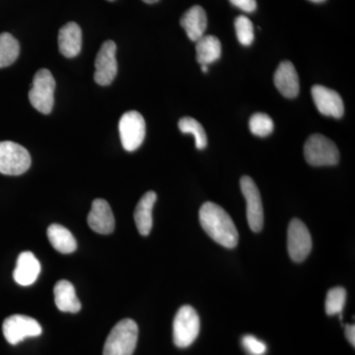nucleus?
Segmentation results:
<instances>
[{
	"label": "nucleus",
	"mask_w": 355,
	"mask_h": 355,
	"mask_svg": "<svg viewBox=\"0 0 355 355\" xmlns=\"http://www.w3.org/2000/svg\"><path fill=\"white\" fill-rule=\"evenodd\" d=\"M310 1L315 2V3H320V2H323L324 0H310Z\"/></svg>",
	"instance_id": "32"
},
{
	"label": "nucleus",
	"mask_w": 355,
	"mask_h": 355,
	"mask_svg": "<svg viewBox=\"0 0 355 355\" xmlns=\"http://www.w3.org/2000/svg\"><path fill=\"white\" fill-rule=\"evenodd\" d=\"M116 46L113 41L102 44L95 60V83L101 86L110 85L118 73L116 62Z\"/></svg>",
	"instance_id": "11"
},
{
	"label": "nucleus",
	"mask_w": 355,
	"mask_h": 355,
	"mask_svg": "<svg viewBox=\"0 0 355 355\" xmlns=\"http://www.w3.org/2000/svg\"><path fill=\"white\" fill-rule=\"evenodd\" d=\"M197 60L200 65H209L219 60L221 44L214 36H203L197 41Z\"/></svg>",
	"instance_id": "21"
},
{
	"label": "nucleus",
	"mask_w": 355,
	"mask_h": 355,
	"mask_svg": "<svg viewBox=\"0 0 355 355\" xmlns=\"http://www.w3.org/2000/svg\"><path fill=\"white\" fill-rule=\"evenodd\" d=\"M55 305L62 312L77 313L81 309V303L77 297L76 288L71 282L60 280L53 289Z\"/></svg>",
	"instance_id": "19"
},
{
	"label": "nucleus",
	"mask_w": 355,
	"mask_h": 355,
	"mask_svg": "<svg viewBox=\"0 0 355 355\" xmlns=\"http://www.w3.org/2000/svg\"><path fill=\"white\" fill-rule=\"evenodd\" d=\"M242 345L250 355H263L266 352L265 343L257 338L256 336L247 335L243 336Z\"/></svg>",
	"instance_id": "27"
},
{
	"label": "nucleus",
	"mask_w": 355,
	"mask_h": 355,
	"mask_svg": "<svg viewBox=\"0 0 355 355\" xmlns=\"http://www.w3.org/2000/svg\"><path fill=\"white\" fill-rule=\"evenodd\" d=\"M345 336L352 347L355 345V327L354 324H347L345 326Z\"/></svg>",
	"instance_id": "29"
},
{
	"label": "nucleus",
	"mask_w": 355,
	"mask_h": 355,
	"mask_svg": "<svg viewBox=\"0 0 355 355\" xmlns=\"http://www.w3.org/2000/svg\"><path fill=\"white\" fill-rule=\"evenodd\" d=\"M31 166L27 149L13 141H0V173L8 176L24 174Z\"/></svg>",
	"instance_id": "6"
},
{
	"label": "nucleus",
	"mask_w": 355,
	"mask_h": 355,
	"mask_svg": "<svg viewBox=\"0 0 355 355\" xmlns=\"http://www.w3.org/2000/svg\"><path fill=\"white\" fill-rule=\"evenodd\" d=\"M287 249L292 261L301 263L312 250V237L307 226L300 219H292L287 231Z\"/></svg>",
	"instance_id": "9"
},
{
	"label": "nucleus",
	"mask_w": 355,
	"mask_h": 355,
	"mask_svg": "<svg viewBox=\"0 0 355 355\" xmlns=\"http://www.w3.org/2000/svg\"><path fill=\"white\" fill-rule=\"evenodd\" d=\"M311 93L320 113L336 119L342 118L345 113V105L338 92L323 85H314L311 89Z\"/></svg>",
	"instance_id": "12"
},
{
	"label": "nucleus",
	"mask_w": 355,
	"mask_h": 355,
	"mask_svg": "<svg viewBox=\"0 0 355 355\" xmlns=\"http://www.w3.org/2000/svg\"><path fill=\"white\" fill-rule=\"evenodd\" d=\"M249 127L254 135L265 137L273 132L275 125L270 116L263 113H257L250 119Z\"/></svg>",
	"instance_id": "25"
},
{
	"label": "nucleus",
	"mask_w": 355,
	"mask_h": 355,
	"mask_svg": "<svg viewBox=\"0 0 355 355\" xmlns=\"http://www.w3.org/2000/svg\"><path fill=\"white\" fill-rule=\"evenodd\" d=\"M144 2H146V3L153 4L156 3V2H158L159 0H144Z\"/></svg>",
	"instance_id": "30"
},
{
	"label": "nucleus",
	"mask_w": 355,
	"mask_h": 355,
	"mask_svg": "<svg viewBox=\"0 0 355 355\" xmlns=\"http://www.w3.org/2000/svg\"><path fill=\"white\" fill-rule=\"evenodd\" d=\"M345 301H347V291L343 287H335L328 291L326 298V313L330 316L340 314L342 319V312L345 308Z\"/></svg>",
	"instance_id": "24"
},
{
	"label": "nucleus",
	"mask_w": 355,
	"mask_h": 355,
	"mask_svg": "<svg viewBox=\"0 0 355 355\" xmlns=\"http://www.w3.org/2000/svg\"><path fill=\"white\" fill-rule=\"evenodd\" d=\"M236 35H237L238 41L243 46H251L254 42V26L251 20L246 16H239L235 20Z\"/></svg>",
	"instance_id": "26"
},
{
	"label": "nucleus",
	"mask_w": 355,
	"mask_h": 355,
	"mask_svg": "<svg viewBox=\"0 0 355 355\" xmlns=\"http://www.w3.org/2000/svg\"><path fill=\"white\" fill-rule=\"evenodd\" d=\"M240 186L247 202V219L250 228L253 232H260L263 226V209L260 191L249 176L242 178Z\"/></svg>",
	"instance_id": "10"
},
{
	"label": "nucleus",
	"mask_w": 355,
	"mask_h": 355,
	"mask_svg": "<svg viewBox=\"0 0 355 355\" xmlns=\"http://www.w3.org/2000/svg\"><path fill=\"white\" fill-rule=\"evenodd\" d=\"M119 130L123 148L132 153L139 149L146 139V121L139 112H128L121 116Z\"/></svg>",
	"instance_id": "7"
},
{
	"label": "nucleus",
	"mask_w": 355,
	"mask_h": 355,
	"mask_svg": "<svg viewBox=\"0 0 355 355\" xmlns=\"http://www.w3.org/2000/svg\"><path fill=\"white\" fill-rule=\"evenodd\" d=\"M306 161L310 165L321 166L336 165L340 161V153L336 144L324 135H311L304 146Z\"/></svg>",
	"instance_id": "5"
},
{
	"label": "nucleus",
	"mask_w": 355,
	"mask_h": 355,
	"mask_svg": "<svg viewBox=\"0 0 355 355\" xmlns=\"http://www.w3.org/2000/svg\"><path fill=\"white\" fill-rule=\"evenodd\" d=\"M202 71L205 72V73H207V65L202 64Z\"/></svg>",
	"instance_id": "31"
},
{
	"label": "nucleus",
	"mask_w": 355,
	"mask_h": 355,
	"mask_svg": "<svg viewBox=\"0 0 355 355\" xmlns=\"http://www.w3.org/2000/svg\"><path fill=\"white\" fill-rule=\"evenodd\" d=\"M87 222L90 228L99 234L108 235L114 232V217L107 200L97 198L93 202Z\"/></svg>",
	"instance_id": "13"
},
{
	"label": "nucleus",
	"mask_w": 355,
	"mask_h": 355,
	"mask_svg": "<svg viewBox=\"0 0 355 355\" xmlns=\"http://www.w3.org/2000/svg\"><path fill=\"white\" fill-rule=\"evenodd\" d=\"M41 272V263L31 252L19 254L13 272V279L19 286H29L38 279Z\"/></svg>",
	"instance_id": "15"
},
{
	"label": "nucleus",
	"mask_w": 355,
	"mask_h": 355,
	"mask_svg": "<svg viewBox=\"0 0 355 355\" xmlns=\"http://www.w3.org/2000/svg\"><path fill=\"white\" fill-rule=\"evenodd\" d=\"M157 195L154 191H147L142 196L135 210V221L137 230L142 236L150 233L153 225V211Z\"/></svg>",
	"instance_id": "18"
},
{
	"label": "nucleus",
	"mask_w": 355,
	"mask_h": 355,
	"mask_svg": "<svg viewBox=\"0 0 355 355\" xmlns=\"http://www.w3.org/2000/svg\"><path fill=\"white\" fill-rule=\"evenodd\" d=\"M139 338V327L132 319L121 320L105 343L103 355H132Z\"/></svg>",
	"instance_id": "2"
},
{
	"label": "nucleus",
	"mask_w": 355,
	"mask_h": 355,
	"mask_svg": "<svg viewBox=\"0 0 355 355\" xmlns=\"http://www.w3.org/2000/svg\"><path fill=\"white\" fill-rule=\"evenodd\" d=\"M4 338L10 345H16L25 338L41 335L42 327L38 321L25 315H12L6 318L2 324Z\"/></svg>",
	"instance_id": "8"
},
{
	"label": "nucleus",
	"mask_w": 355,
	"mask_h": 355,
	"mask_svg": "<svg viewBox=\"0 0 355 355\" xmlns=\"http://www.w3.org/2000/svg\"><path fill=\"white\" fill-rule=\"evenodd\" d=\"M20 46L9 33L0 34V69L9 67L19 57Z\"/></svg>",
	"instance_id": "22"
},
{
	"label": "nucleus",
	"mask_w": 355,
	"mask_h": 355,
	"mask_svg": "<svg viewBox=\"0 0 355 355\" xmlns=\"http://www.w3.org/2000/svg\"><path fill=\"white\" fill-rule=\"evenodd\" d=\"M233 6L238 7L245 12H254L257 9L256 0H229Z\"/></svg>",
	"instance_id": "28"
},
{
	"label": "nucleus",
	"mask_w": 355,
	"mask_h": 355,
	"mask_svg": "<svg viewBox=\"0 0 355 355\" xmlns=\"http://www.w3.org/2000/svg\"><path fill=\"white\" fill-rule=\"evenodd\" d=\"M58 48L65 58H74L83 48V31L76 22H69L60 28L58 33Z\"/></svg>",
	"instance_id": "16"
},
{
	"label": "nucleus",
	"mask_w": 355,
	"mask_h": 355,
	"mask_svg": "<svg viewBox=\"0 0 355 355\" xmlns=\"http://www.w3.org/2000/svg\"><path fill=\"white\" fill-rule=\"evenodd\" d=\"M55 81L50 70L40 69L33 79L30 103L40 113L50 114L55 104Z\"/></svg>",
	"instance_id": "4"
},
{
	"label": "nucleus",
	"mask_w": 355,
	"mask_h": 355,
	"mask_svg": "<svg viewBox=\"0 0 355 355\" xmlns=\"http://www.w3.org/2000/svg\"><path fill=\"white\" fill-rule=\"evenodd\" d=\"M200 321L197 311L184 305L178 311L173 324V340L180 349L193 345L200 334Z\"/></svg>",
	"instance_id": "3"
},
{
	"label": "nucleus",
	"mask_w": 355,
	"mask_h": 355,
	"mask_svg": "<svg viewBox=\"0 0 355 355\" xmlns=\"http://www.w3.org/2000/svg\"><path fill=\"white\" fill-rule=\"evenodd\" d=\"M200 223L207 234L221 246L233 249L239 241L234 221L220 205L203 203L200 209Z\"/></svg>",
	"instance_id": "1"
},
{
	"label": "nucleus",
	"mask_w": 355,
	"mask_h": 355,
	"mask_svg": "<svg viewBox=\"0 0 355 355\" xmlns=\"http://www.w3.org/2000/svg\"><path fill=\"white\" fill-rule=\"evenodd\" d=\"M273 80H275V87L284 97L292 99L298 95L299 89H300L298 74L291 62L284 60L280 62L279 67L275 70Z\"/></svg>",
	"instance_id": "14"
},
{
	"label": "nucleus",
	"mask_w": 355,
	"mask_h": 355,
	"mask_svg": "<svg viewBox=\"0 0 355 355\" xmlns=\"http://www.w3.org/2000/svg\"><path fill=\"white\" fill-rule=\"evenodd\" d=\"M48 238L51 246L62 254L73 253L77 248V243L74 236L69 229L60 225L51 224L48 228Z\"/></svg>",
	"instance_id": "20"
},
{
	"label": "nucleus",
	"mask_w": 355,
	"mask_h": 355,
	"mask_svg": "<svg viewBox=\"0 0 355 355\" xmlns=\"http://www.w3.org/2000/svg\"><path fill=\"white\" fill-rule=\"evenodd\" d=\"M181 25L191 41L197 42L203 37L207 27V17L202 6L191 7L181 18Z\"/></svg>",
	"instance_id": "17"
},
{
	"label": "nucleus",
	"mask_w": 355,
	"mask_h": 355,
	"mask_svg": "<svg viewBox=\"0 0 355 355\" xmlns=\"http://www.w3.org/2000/svg\"><path fill=\"white\" fill-rule=\"evenodd\" d=\"M179 128L183 133L193 135L198 149L205 148L207 146V137L205 128L197 120L191 116H184L179 121Z\"/></svg>",
	"instance_id": "23"
}]
</instances>
